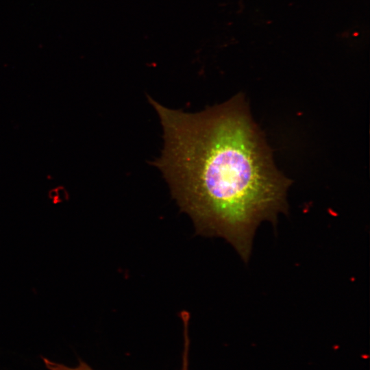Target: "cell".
<instances>
[{
	"label": "cell",
	"instance_id": "cell-2",
	"mask_svg": "<svg viewBox=\"0 0 370 370\" xmlns=\"http://www.w3.org/2000/svg\"><path fill=\"white\" fill-rule=\"evenodd\" d=\"M184 323V346L182 354V363L181 370H188V358H189V336L188 332V317H183ZM64 370H93L86 362L80 360L79 365L74 368L66 367Z\"/></svg>",
	"mask_w": 370,
	"mask_h": 370
},
{
	"label": "cell",
	"instance_id": "cell-1",
	"mask_svg": "<svg viewBox=\"0 0 370 370\" xmlns=\"http://www.w3.org/2000/svg\"><path fill=\"white\" fill-rule=\"evenodd\" d=\"M164 131L154 164L199 234L225 239L247 261L257 227L287 210L288 181L274 168L238 97L201 112L149 97Z\"/></svg>",
	"mask_w": 370,
	"mask_h": 370
}]
</instances>
